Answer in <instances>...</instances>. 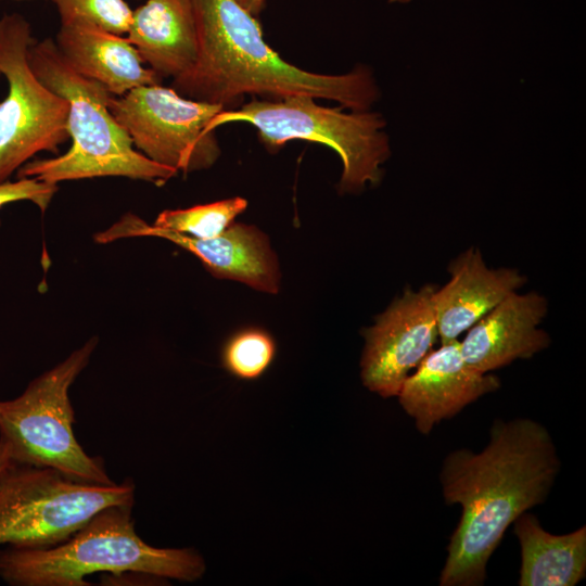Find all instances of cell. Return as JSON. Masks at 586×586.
I'll return each mask as SVG.
<instances>
[{"mask_svg": "<svg viewBox=\"0 0 586 586\" xmlns=\"http://www.w3.org/2000/svg\"><path fill=\"white\" fill-rule=\"evenodd\" d=\"M500 385L494 374L472 369L463 359L459 340L441 343L404 381L397 397L415 419L416 428L429 434L433 426L461 411Z\"/></svg>", "mask_w": 586, "mask_h": 586, "instance_id": "cell-12", "label": "cell"}, {"mask_svg": "<svg viewBox=\"0 0 586 586\" xmlns=\"http://www.w3.org/2000/svg\"><path fill=\"white\" fill-rule=\"evenodd\" d=\"M56 190L58 184L35 178H18L16 181L7 180L0 183V208L12 202L30 201L43 213Z\"/></svg>", "mask_w": 586, "mask_h": 586, "instance_id": "cell-21", "label": "cell"}, {"mask_svg": "<svg viewBox=\"0 0 586 586\" xmlns=\"http://www.w3.org/2000/svg\"><path fill=\"white\" fill-rule=\"evenodd\" d=\"M13 463L9 445L0 440V474Z\"/></svg>", "mask_w": 586, "mask_h": 586, "instance_id": "cell-22", "label": "cell"}, {"mask_svg": "<svg viewBox=\"0 0 586 586\" xmlns=\"http://www.w3.org/2000/svg\"><path fill=\"white\" fill-rule=\"evenodd\" d=\"M513 524L521 547L520 586H574L585 577V526L552 535L527 512Z\"/></svg>", "mask_w": 586, "mask_h": 586, "instance_id": "cell-17", "label": "cell"}, {"mask_svg": "<svg viewBox=\"0 0 586 586\" xmlns=\"http://www.w3.org/2000/svg\"><path fill=\"white\" fill-rule=\"evenodd\" d=\"M246 207L247 201L235 196L189 208L164 211L153 225L193 238L209 239L226 231Z\"/></svg>", "mask_w": 586, "mask_h": 586, "instance_id": "cell-18", "label": "cell"}, {"mask_svg": "<svg viewBox=\"0 0 586 586\" xmlns=\"http://www.w3.org/2000/svg\"><path fill=\"white\" fill-rule=\"evenodd\" d=\"M133 505H114L95 513L66 540L48 548L0 550V578L10 586H89L95 573H140L195 582L205 573L192 548H157L138 534Z\"/></svg>", "mask_w": 586, "mask_h": 586, "instance_id": "cell-3", "label": "cell"}, {"mask_svg": "<svg viewBox=\"0 0 586 586\" xmlns=\"http://www.w3.org/2000/svg\"><path fill=\"white\" fill-rule=\"evenodd\" d=\"M559 470L548 431L531 419L496 421L480 453L458 449L444 460L445 502L462 514L450 537L441 586H476L506 530L546 499Z\"/></svg>", "mask_w": 586, "mask_h": 586, "instance_id": "cell-1", "label": "cell"}, {"mask_svg": "<svg viewBox=\"0 0 586 586\" xmlns=\"http://www.w3.org/2000/svg\"><path fill=\"white\" fill-rule=\"evenodd\" d=\"M547 310L548 302L539 293H510L459 341L463 359L472 369L488 373L531 358L549 345V335L538 328Z\"/></svg>", "mask_w": 586, "mask_h": 586, "instance_id": "cell-13", "label": "cell"}, {"mask_svg": "<svg viewBox=\"0 0 586 586\" xmlns=\"http://www.w3.org/2000/svg\"><path fill=\"white\" fill-rule=\"evenodd\" d=\"M126 35L162 79L181 76L194 65L199 51L193 0H146L133 11Z\"/></svg>", "mask_w": 586, "mask_h": 586, "instance_id": "cell-16", "label": "cell"}, {"mask_svg": "<svg viewBox=\"0 0 586 586\" xmlns=\"http://www.w3.org/2000/svg\"><path fill=\"white\" fill-rule=\"evenodd\" d=\"M34 41L23 15L0 17V74L9 85L0 103V183L37 153L58 154L69 139L67 100L47 88L29 67L27 53Z\"/></svg>", "mask_w": 586, "mask_h": 586, "instance_id": "cell-8", "label": "cell"}, {"mask_svg": "<svg viewBox=\"0 0 586 586\" xmlns=\"http://www.w3.org/2000/svg\"><path fill=\"white\" fill-rule=\"evenodd\" d=\"M199 51L194 65L171 80L179 94L224 110L246 94L260 99L310 95L352 111L371 110L380 90L370 67L317 74L286 62L264 39L257 20L237 0H193Z\"/></svg>", "mask_w": 586, "mask_h": 586, "instance_id": "cell-2", "label": "cell"}, {"mask_svg": "<svg viewBox=\"0 0 586 586\" xmlns=\"http://www.w3.org/2000/svg\"><path fill=\"white\" fill-rule=\"evenodd\" d=\"M27 60L37 78L67 100L72 145L62 155L27 162L17 170V178L58 184L65 180L126 177L161 186L178 174L149 160L133 146L110 110L113 95L100 82L71 68L52 38L35 40Z\"/></svg>", "mask_w": 586, "mask_h": 586, "instance_id": "cell-4", "label": "cell"}, {"mask_svg": "<svg viewBox=\"0 0 586 586\" xmlns=\"http://www.w3.org/2000/svg\"><path fill=\"white\" fill-rule=\"evenodd\" d=\"M53 40L71 68L100 82L114 97L162 81L122 35L89 25H61Z\"/></svg>", "mask_w": 586, "mask_h": 586, "instance_id": "cell-15", "label": "cell"}, {"mask_svg": "<svg viewBox=\"0 0 586 586\" xmlns=\"http://www.w3.org/2000/svg\"><path fill=\"white\" fill-rule=\"evenodd\" d=\"M449 280L433 296L441 343L458 340L526 278L514 268H489L482 253L470 247L448 267Z\"/></svg>", "mask_w": 586, "mask_h": 586, "instance_id": "cell-14", "label": "cell"}, {"mask_svg": "<svg viewBox=\"0 0 586 586\" xmlns=\"http://www.w3.org/2000/svg\"><path fill=\"white\" fill-rule=\"evenodd\" d=\"M98 344L89 339L64 360L31 380L12 399H0V440L13 463L51 468L84 483L111 485L103 460L88 455L77 441L69 387L87 367Z\"/></svg>", "mask_w": 586, "mask_h": 586, "instance_id": "cell-6", "label": "cell"}, {"mask_svg": "<svg viewBox=\"0 0 586 586\" xmlns=\"http://www.w3.org/2000/svg\"><path fill=\"white\" fill-rule=\"evenodd\" d=\"M436 288L406 289L364 330L360 374L369 391L385 398L397 396L411 370L432 351L438 337L433 301Z\"/></svg>", "mask_w": 586, "mask_h": 586, "instance_id": "cell-10", "label": "cell"}, {"mask_svg": "<svg viewBox=\"0 0 586 586\" xmlns=\"http://www.w3.org/2000/svg\"><path fill=\"white\" fill-rule=\"evenodd\" d=\"M237 1L255 16H258L262 13L266 4V0H237Z\"/></svg>", "mask_w": 586, "mask_h": 586, "instance_id": "cell-23", "label": "cell"}, {"mask_svg": "<svg viewBox=\"0 0 586 586\" xmlns=\"http://www.w3.org/2000/svg\"><path fill=\"white\" fill-rule=\"evenodd\" d=\"M391 3H407V2H410L412 0H388Z\"/></svg>", "mask_w": 586, "mask_h": 586, "instance_id": "cell-24", "label": "cell"}, {"mask_svg": "<svg viewBox=\"0 0 586 586\" xmlns=\"http://www.w3.org/2000/svg\"><path fill=\"white\" fill-rule=\"evenodd\" d=\"M277 346L272 336L260 328H245L228 339L222 347L225 369L241 380H256L270 367Z\"/></svg>", "mask_w": 586, "mask_h": 586, "instance_id": "cell-19", "label": "cell"}, {"mask_svg": "<svg viewBox=\"0 0 586 586\" xmlns=\"http://www.w3.org/2000/svg\"><path fill=\"white\" fill-rule=\"evenodd\" d=\"M310 95L253 99L224 110L208 125L209 131L228 123L242 122L257 130L258 140L277 152L291 140H306L334 150L343 165L339 190L359 193L378 184L382 165L391 155L384 117L371 110L344 112L318 104Z\"/></svg>", "mask_w": 586, "mask_h": 586, "instance_id": "cell-5", "label": "cell"}, {"mask_svg": "<svg viewBox=\"0 0 586 586\" xmlns=\"http://www.w3.org/2000/svg\"><path fill=\"white\" fill-rule=\"evenodd\" d=\"M135 492L131 480L89 484L51 468L12 463L0 474V546L58 545L102 509L133 505Z\"/></svg>", "mask_w": 586, "mask_h": 586, "instance_id": "cell-7", "label": "cell"}, {"mask_svg": "<svg viewBox=\"0 0 586 586\" xmlns=\"http://www.w3.org/2000/svg\"><path fill=\"white\" fill-rule=\"evenodd\" d=\"M110 110L133 146L149 160L183 174L212 167L221 150L212 119L224 109L186 98L161 84L112 97Z\"/></svg>", "mask_w": 586, "mask_h": 586, "instance_id": "cell-9", "label": "cell"}, {"mask_svg": "<svg viewBox=\"0 0 586 586\" xmlns=\"http://www.w3.org/2000/svg\"><path fill=\"white\" fill-rule=\"evenodd\" d=\"M61 25H89L126 35L133 11L125 0H51Z\"/></svg>", "mask_w": 586, "mask_h": 586, "instance_id": "cell-20", "label": "cell"}, {"mask_svg": "<svg viewBox=\"0 0 586 586\" xmlns=\"http://www.w3.org/2000/svg\"><path fill=\"white\" fill-rule=\"evenodd\" d=\"M133 237L168 240L195 255L216 278L240 281L265 293L276 294L279 291L277 256L267 235L255 226L232 224L215 238L199 239L155 227L127 213L93 238L97 243L104 244Z\"/></svg>", "mask_w": 586, "mask_h": 586, "instance_id": "cell-11", "label": "cell"}]
</instances>
